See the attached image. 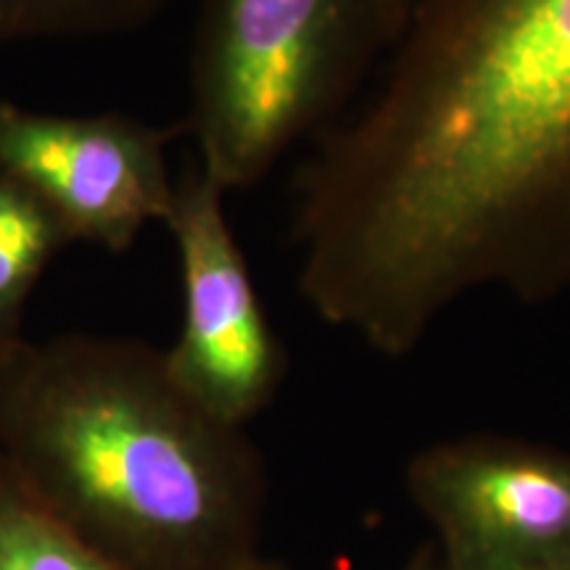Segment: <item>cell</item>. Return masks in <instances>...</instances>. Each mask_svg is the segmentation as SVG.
Wrapping results in <instances>:
<instances>
[{"label": "cell", "instance_id": "1", "mask_svg": "<svg viewBox=\"0 0 570 570\" xmlns=\"http://www.w3.org/2000/svg\"><path fill=\"white\" fill-rule=\"evenodd\" d=\"M298 294L410 356L462 298L570 291V0H415L294 175Z\"/></svg>", "mask_w": 570, "mask_h": 570}, {"label": "cell", "instance_id": "2", "mask_svg": "<svg viewBox=\"0 0 570 570\" xmlns=\"http://www.w3.org/2000/svg\"><path fill=\"white\" fill-rule=\"evenodd\" d=\"M0 465L125 570H246L262 558L259 449L198 407L142 341L19 338L0 365Z\"/></svg>", "mask_w": 570, "mask_h": 570}, {"label": "cell", "instance_id": "3", "mask_svg": "<svg viewBox=\"0 0 570 570\" xmlns=\"http://www.w3.org/2000/svg\"><path fill=\"white\" fill-rule=\"evenodd\" d=\"M391 42L381 0H202L183 125L196 164L225 194L259 185L346 114Z\"/></svg>", "mask_w": 570, "mask_h": 570}, {"label": "cell", "instance_id": "4", "mask_svg": "<svg viewBox=\"0 0 570 570\" xmlns=\"http://www.w3.org/2000/svg\"><path fill=\"white\" fill-rule=\"evenodd\" d=\"M404 489L441 570H570V452L465 433L412 454Z\"/></svg>", "mask_w": 570, "mask_h": 570}, {"label": "cell", "instance_id": "5", "mask_svg": "<svg viewBox=\"0 0 570 570\" xmlns=\"http://www.w3.org/2000/svg\"><path fill=\"white\" fill-rule=\"evenodd\" d=\"M167 230L183 277V325L169 375L219 423L246 428L275 402L288 354L225 214V190L198 164L175 180Z\"/></svg>", "mask_w": 570, "mask_h": 570}, {"label": "cell", "instance_id": "6", "mask_svg": "<svg viewBox=\"0 0 570 570\" xmlns=\"http://www.w3.org/2000/svg\"><path fill=\"white\" fill-rule=\"evenodd\" d=\"M161 130L125 114H48L0 101V173L56 219L69 244L127 252L175 196Z\"/></svg>", "mask_w": 570, "mask_h": 570}, {"label": "cell", "instance_id": "7", "mask_svg": "<svg viewBox=\"0 0 570 570\" xmlns=\"http://www.w3.org/2000/svg\"><path fill=\"white\" fill-rule=\"evenodd\" d=\"M67 246L69 238L51 214L0 173V341L21 338L27 298Z\"/></svg>", "mask_w": 570, "mask_h": 570}, {"label": "cell", "instance_id": "8", "mask_svg": "<svg viewBox=\"0 0 570 570\" xmlns=\"http://www.w3.org/2000/svg\"><path fill=\"white\" fill-rule=\"evenodd\" d=\"M0 570H125L48 515L0 465Z\"/></svg>", "mask_w": 570, "mask_h": 570}, {"label": "cell", "instance_id": "9", "mask_svg": "<svg viewBox=\"0 0 570 570\" xmlns=\"http://www.w3.org/2000/svg\"><path fill=\"white\" fill-rule=\"evenodd\" d=\"M177 0H0V42L138 30Z\"/></svg>", "mask_w": 570, "mask_h": 570}, {"label": "cell", "instance_id": "10", "mask_svg": "<svg viewBox=\"0 0 570 570\" xmlns=\"http://www.w3.org/2000/svg\"><path fill=\"white\" fill-rule=\"evenodd\" d=\"M399 570H441L439 568V554H436V550H433L431 541H428V544H423V547H417V550L410 554L407 562H404V566Z\"/></svg>", "mask_w": 570, "mask_h": 570}, {"label": "cell", "instance_id": "11", "mask_svg": "<svg viewBox=\"0 0 570 570\" xmlns=\"http://www.w3.org/2000/svg\"><path fill=\"white\" fill-rule=\"evenodd\" d=\"M383 9H386V17L391 21V30H394V40L399 30H402V24L407 21L412 6H415V0H381Z\"/></svg>", "mask_w": 570, "mask_h": 570}, {"label": "cell", "instance_id": "12", "mask_svg": "<svg viewBox=\"0 0 570 570\" xmlns=\"http://www.w3.org/2000/svg\"><path fill=\"white\" fill-rule=\"evenodd\" d=\"M246 570H288L283 566V562H277V560H269V558H259V560H254L252 566H248Z\"/></svg>", "mask_w": 570, "mask_h": 570}, {"label": "cell", "instance_id": "13", "mask_svg": "<svg viewBox=\"0 0 570 570\" xmlns=\"http://www.w3.org/2000/svg\"><path fill=\"white\" fill-rule=\"evenodd\" d=\"M19 341V338H17ZM17 341H0V365H3V360H6V354H9V348L17 344Z\"/></svg>", "mask_w": 570, "mask_h": 570}]
</instances>
